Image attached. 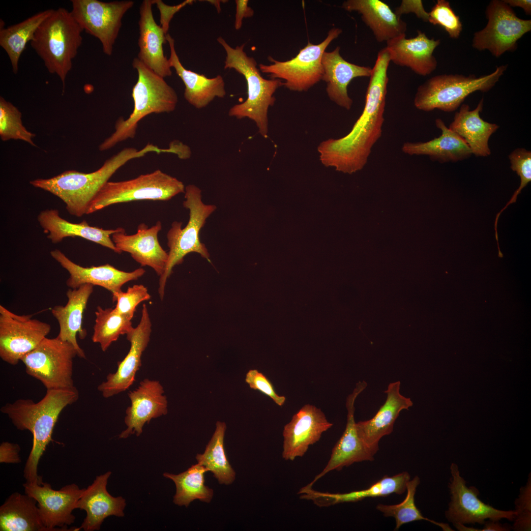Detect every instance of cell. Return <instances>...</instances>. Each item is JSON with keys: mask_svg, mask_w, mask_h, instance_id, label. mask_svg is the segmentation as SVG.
<instances>
[{"mask_svg": "<svg viewBox=\"0 0 531 531\" xmlns=\"http://www.w3.org/2000/svg\"><path fill=\"white\" fill-rule=\"evenodd\" d=\"M390 62L386 53H378L372 68L363 111L351 130L341 138L329 139L319 144L320 160L325 166L352 174L367 163L373 147L382 134Z\"/></svg>", "mask_w": 531, "mask_h": 531, "instance_id": "1", "label": "cell"}, {"mask_svg": "<svg viewBox=\"0 0 531 531\" xmlns=\"http://www.w3.org/2000/svg\"><path fill=\"white\" fill-rule=\"evenodd\" d=\"M79 393L75 386L47 389L46 394L36 403L29 399H19L7 403L0 408L18 430L30 431L32 445L24 470L27 483L40 485L42 477L38 474L39 460L52 441V434L59 416L67 406L75 403Z\"/></svg>", "mask_w": 531, "mask_h": 531, "instance_id": "2", "label": "cell"}, {"mask_svg": "<svg viewBox=\"0 0 531 531\" xmlns=\"http://www.w3.org/2000/svg\"><path fill=\"white\" fill-rule=\"evenodd\" d=\"M151 152L164 153L165 149L150 144L140 150L125 148L106 160L95 171L86 173L68 170L49 178L31 180L30 183L59 197L65 204L69 213L80 217L87 214L93 199L120 168L129 161Z\"/></svg>", "mask_w": 531, "mask_h": 531, "instance_id": "3", "label": "cell"}, {"mask_svg": "<svg viewBox=\"0 0 531 531\" xmlns=\"http://www.w3.org/2000/svg\"><path fill=\"white\" fill-rule=\"evenodd\" d=\"M132 66L138 73L132 97L134 108L129 117H120L116 121L114 132L99 146L100 151L109 149L119 143L134 138L139 122L151 114L170 113L177 106L178 97L175 89L164 80L144 64L138 58Z\"/></svg>", "mask_w": 531, "mask_h": 531, "instance_id": "4", "label": "cell"}, {"mask_svg": "<svg viewBox=\"0 0 531 531\" xmlns=\"http://www.w3.org/2000/svg\"><path fill=\"white\" fill-rule=\"evenodd\" d=\"M226 53L224 69H233L241 74L247 83V97L241 103L232 107L229 116L238 119L247 118L253 120L262 137H268V110L274 105L276 90L284 86L279 79H266L261 74L255 59L244 51L245 44L231 47L222 37L217 39Z\"/></svg>", "mask_w": 531, "mask_h": 531, "instance_id": "5", "label": "cell"}, {"mask_svg": "<svg viewBox=\"0 0 531 531\" xmlns=\"http://www.w3.org/2000/svg\"><path fill=\"white\" fill-rule=\"evenodd\" d=\"M83 31L70 11L60 7L53 9L30 42L48 71L58 75L63 88L72 61L82 45Z\"/></svg>", "mask_w": 531, "mask_h": 531, "instance_id": "6", "label": "cell"}, {"mask_svg": "<svg viewBox=\"0 0 531 531\" xmlns=\"http://www.w3.org/2000/svg\"><path fill=\"white\" fill-rule=\"evenodd\" d=\"M183 206L189 210V218L186 226L182 228L181 222L174 221L167 234L169 248L168 258L164 272L159 278L158 293L161 300L164 296L167 279L174 267L181 264L188 254L195 252L209 262V254L205 245L201 242L199 234L206 219L216 209L213 205H206L202 200L201 189L193 184L185 188Z\"/></svg>", "mask_w": 531, "mask_h": 531, "instance_id": "7", "label": "cell"}, {"mask_svg": "<svg viewBox=\"0 0 531 531\" xmlns=\"http://www.w3.org/2000/svg\"><path fill=\"white\" fill-rule=\"evenodd\" d=\"M508 67L497 66L488 75L476 76L462 74H442L433 76L420 85L414 98V105L429 112L437 109L446 112L456 110L465 99L475 91L490 90L499 81Z\"/></svg>", "mask_w": 531, "mask_h": 531, "instance_id": "8", "label": "cell"}, {"mask_svg": "<svg viewBox=\"0 0 531 531\" xmlns=\"http://www.w3.org/2000/svg\"><path fill=\"white\" fill-rule=\"evenodd\" d=\"M184 184L158 169L136 178L107 182L92 200L87 214L112 205L136 201H168L184 193Z\"/></svg>", "mask_w": 531, "mask_h": 531, "instance_id": "9", "label": "cell"}, {"mask_svg": "<svg viewBox=\"0 0 531 531\" xmlns=\"http://www.w3.org/2000/svg\"><path fill=\"white\" fill-rule=\"evenodd\" d=\"M77 352L70 343L57 336L45 338L21 359L26 373L39 380L47 389L75 386L73 360Z\"/></svg>", "mask_w": 531, "mask_h": 531, "instance_id": "10", "label": "cell"}, {"mask_svg": "<svg viewBox=\"0 0 531 531\" xmlns=\"http://www.w3.org/2000/svg\"><path fill=\"white\" fill-rule=\"evenodd\" d=\"M339 28H333L321 43L310 42L294 58L286 61H278L272 57L268 59L272 63L260 64L259 69L268 74L273 79L283 80L284 86L292 91H307L322 80L323 68L322 59L325 49L332 40L342 33Z\"/></svg>", "mask_w": 531, "mask_h": 531, "instance_id": "11", "label": "cell"}, {"mask_svg": "<svg viewBox=\"0 0 531 531\" xmlns=\"http://www.w3.org/2000/svg\"><path fill=\"white\" fill-rule=\"evenodd\" d=\"M485 15L487 24L474 33L472 46L478 51L488 50L496 58L514 51L518 40L531 30V20L517 17L503 0H491Z\"/></svg>", "mask_w": 531, "mask_h": 531, "instance_id": "12", "label": "cell"}, {"mask_svg": "<svg viewBox=\"0 0 531 531\" xmlns=\"http://www.w3.org/2000/svg\"><path fill=\"white\" fill-rule=\"evenodd\" d=\"M71 2L70 12L76 21L83 30L98 39L103 53L111 56L122 19L134 1L71 0Z\"/></svg>", "mask_w": 531, "mask_h": 531, "instance_id": "13", "label": "cell"}, {"mask_svg": "<svg viewBox=\"0 0 531 531\" xmlns=\"http://www.w3.org/2000/svg\"><path fill=\"white\" fill-rule=\"evenodd\" d=\"M50 324L32 318L31 315H18L0 305V357L15 365L35 349L50 333Z\"/></svg>", "mask_w": 531, "mask_h": 531, "instance_id": "14", "label": "cell"}, {"mask_svg": "<svg viewBox=\"0 0 531 531\" xmlns=\"http://www.w3.org/2000/svg\"><path fill=\"white\" fill-rule=\"evenodd\" d=\"M450 469L451 477L448 487L450 502L445 514L453 525L475 523L484 525L486 519L494 521L502 519L510 521L514 520L515 510L498 509L480 500L477 497L478 489L474 486L467 487L456 464L452 463Z\"/></svg>", "mask_w": 531, "mask_h": 531, "instance_id": "15", "label": "cell"}, {"mask_svg": "<svg viewBox=\"0 0 531 531\" xmlns=\"http://www.w3.org/2000/svg\"><path fill=\"white\" fill-rule=\"evenodd\" d=\"M23 487L25 493L37 501L48 531H70L67 526L75 521L72 512L85 489L72 483L55 490L49 483L43 482L40 485L25 482Z\"/></svg>", "mask_w": 531, "mask_h": 531, "instance_id": "16", "label": "cell"}, {"mask_svg": "<svg viewBox=\"0 0 531 531\" xmlns=\"http://www.w3.org/2000/svg\"><path fill=\"white\" fill-rule=\"evenodd\" d=\"M151 322L147 306L143 305L140 322L126 334L130 350L124 359L118 362L114 373L109 374L106 380L97 389L108 398L128 389L134 383L136 374L142 365L141 357L150 340Z\"/></svg>", "mask_w": 531, "mask_h": 531, "instance_id": "17", "label": "cell"}, {"mask_svg": "<svg viewBox=\"0 0 531 531\" xmlns=\"http://www.w3.org/2000/svg\"><path fill=\"white\" fill-rule=\"evenodd\" d=\"M367 385L364 381L358 382L353 392L347 398L346 405L348 413L345 429L333 447L327 465L307 487H312L317 480L333 470L340 471L354 463L374 459L375 454L365 445L359 437L354 420L355 401Z\"/></svg>", "mask_w": 531, "mask_h": 531, "instance_id": "18", "label": "cell"}, {"mask_svg": "<svg viewBox=\"0 0 531 531\" xmlns=\"http://www.w3.org/2000/svg\"><path fill=\"white\" fill-rule=\"evenodd\" d=\"M332 425L320 409L310 404L304 405L284 427L283 458L293 461L302 457L309 446L319 441L323 433Z\"/></svg>", "mask_w": 531, "mask_h": 531, "instance_id": "19", "label": "cell"}, {"mask_svg": "<svg viewBox=\"0 0 531 531\" xmlns=\"http://www.w3.org/2000/svg\"><path fill=\"white\" fill-rule=\"evenodd\" d=\"M163 387L156 380L145 379L128 396L131 405L126 410L124 422L127 426L119 435L126 439L133 434L140 436L146 423L168 413V401Z\"/></svg>", "mask_w": 531, "mask_h": 531, "instance_id": "20", "label": "cell"}, {"mask_svg": "<svg viewBox=\"0 0 531 531\" xmlns=\"http://www.w3.org/2000/svg\"><path fill=\"white\" fill-rule=\"evenodd\" d=\"M50 255L69 273V277L66 284L70 289H76L82 285L89 284L103 287L113 295L121 291L124 284L137 280L146 272L142 267L132 271H124L108 264L84 267L72 262L57 249L51 251Z\"/></svg>", "mask_w": 531, "mask_h": 531, "instance_id": "21", "label": "cell"}, {"mask_svg": "<svg viewBox=\"0 0 531 531\" xmlns=\"http://www.w3.org/2000/svg\"><path fill=\"white\" fill-rule=\"evenodd\" d=\"M161 229L160 221L150 227L141 223L136 234L127 235L124 229L113 234L111 238L121 253H129L141 266L150 267L160 277L164 272L168 258V253L164 250L158 239Z\"/></svg>", "mask_w": 531, "mask_h": 531, "instance_id": "22", "label": "cell"}, {"mask_svg": "<svg viewBox=\"0 0 531 531\" xmlns=\"http://www.w3.org/2000/svg\"><path fill=\"white\" fill-rule=\"evenodd\" d=\"M110 471L97 476L93 483L84 491L76 504V509L85 510L87 516L75 531H98L104 520L110 516L123 517L126 505L122 497H115L107 490Z\"/></svg>", "mask_w": 531, "mask_h": 531, "instance_id": "23", "label": "cell"}, {"mask_svg": "<svg viewBox=\"0 0 531 531\" xmlns=\"http://www.w3.org/2000/svg\"><path fill=\"white\" fill-rule=\"evenodd\" d=\"M399 381L390 383L384 393L386 394L384 404L373 417L356 423L359 437L374 453L379 450V443L384 436L391 433L394 424L400 413L409 410L413 403L400 392Z\"/></svg>", "mask_w": 531, "mask_h": 531, "instance_id": "24", "label": "cell"}, {"mask_svg": "<svg viewBox=\"0 0 531 531\" xmlns=\"http://www.w3.org/2000/svg\"><path fill=\"white\" fill-rule=\"evenodd\" d=\"M440 43V39L429 38L424 32L417 30L415 37L407 38L405 34L387 41L385 48L390 61L425 76L437 67V59L433 54Z\"/></svg>", "mask_w": 531, "mask_h": 531, "instance_id": "25", "label": "cell"}, {"mask_svg": "<svg viewBox=\"0 0 531 531\" xmlns=\"http://www.w3.org/2000/svg\"><path fill=\"white\" fill-rule=\"evenodd\" d=\"M153 4L152 0H144L140 6L137 58L155 73L165 78L172 74L169 59L164 55L163 48L167 42V34L154 20Z\"/></svg>", "mask_w": 531, "mask_h": 531, "instance_id": "26", "label": "cell"}, {"mask_svg": "<svg viewBox=\"0 0 531 531\" xmlns=\"http://www.w3.org/2000/svg\"><path fill=\"white\" fill-rule=\"evenodd\" d=\"M340 50V47L337 46L331 52L324 53L322 80L326 84V91L329 99L338 106L350 110L353 100L348 93L349 84L357 77H370L372 68L348 62L341 56Z\"/></svg>", "mask_w": 531, "mask_h": 531, "instance_id": "27", "label": "cell"}, {"mask_svg": "<svg viewBox=\"0 0 531 531\" xmlns=\"http://www.w3.org/2000/svg\"><path fill=\"white\" fill-rule=\"evenodd\" d=\"M37 221L44 232L48 234L47 237L54 244L61 242L67 237L78 236L108 248L117 253H121L115 245L111 236L123 230L122 227L105 230L91 226L86 220L79 223H71L61 217L59 210L56 209L41 211L37 216Z\"/></svg>", "mask_w": 531, "mask_h": 531, "instance_id": "28", "label": "cell"}, {"mask_svg": "<svg viewBox=\"0 0 531 531\" xmlns=\"http://www.w3.org/2000/svg\"><path fill=\"white\" fill-rule=\"evenodd\" d=\"M93 285L84 284L76 289L69 288L66 292L67 302L63 305H56L51 309L53 316L59 324L57 337L72 344L76 349L77 356L86 358L84 350L80 347L77 336L84 339L87 332L82 327L83 316L90 296L93 291Z\"/></svg>", "mask_w": 531, "mask_h": 531, "instance_id": "29", "label": "cell"}, {"mask_svg": "<svg viewBox=\"0 0 531 531\" xmlns=\"http://www.w3.org/2000/svg\"><path fill=\"white\" fill-rule=\"evenodd\" d=\"M170 56L169 58L171 67L182 81L185 89L184 97L192 106L198 109L207 106L215 97L223 98L226 92L223 78L219 75L209 78L185 68L181 64L175 47L174 38L168 33Z\"/></svg>", "mask_w": 531, "mask_h": 531, "instance_id": "30", "label": "cell"}, {"mask_svg": "<svg viewBox=\"0 0 531 531\" xmlns=\"http://www.w3.org/2000/svg\"><path fill=\"white\" fill-rule=\"evenodd\" d=\"M342 7L348 11L358 12L379 42H386L406 34V23L381 0H347L343 2Z\"/></svg>", "mask_w": 531, "mask_h": 531, "instance_id": "31", "label": "cell"}, {"mask_svg": "<svg viewBox=\"0 0 531 531\" xmlns=\"http://www.w3.org/2000/svg\"><path fill=\"white\" fill-rule=\"evenodd\" d=\"M483 106V98L473 110H470L467 104L461 105L449 128L466 142L472 154L476 156L485 157L491 154L488 145L490 137L499 126L481 118L480 113Z\"/></svg>", "mask_w": 531, "mask_h": 531, "instance_id": "32", "label": "cell"}, {"mask_svg": "<svg viewBox=\"0 0 531 531\" xmlns=\"http://www.w3.org/2000/svg\"><path fill=\"white\" fill-rule=\"evenodd\" d=\"M435 123L442 132L439 137L426 142H406L402 147V151L410 155H428L440 163L457 162L471 156V150L466 142L441 119H436Z\"/></svg>", "mask_w": 531, "mask_h": 531, "instance_id": "33", "label": "cell"}, {"mask_svg": "<svg viewBox=\"0 0 531 531\" xmlns=\"http://www.w3.org/2000/svg\"><path fill=\"white\" fill-rule=\"evenodd\" d=\"M0 531H48L37 501L28 495L15 492L0 507Z\"/></svg>", "mask_w": 531, "mask_h": 531, "instance_id": "34", "label": "cell"}, {"mask_svg": "<svg viewBox=\"0 0 531 531\" xmlns=\"http://www.w3.org/2000/svg\"><path fill=\"white\" fill-rule=\"evenodd\" d=\"M410 475L407 472L392 476L385 475L366 489L343 494L321 493L312 490L310 499L319 506L345 502H355L366 498L385 497L392 493L402 494L406 490Z\"/></svg>", "mask_w": 531, "mask_h": 531, "instance_id": "35", "label": "cell"}, {"mask_svg": "<svg viewBox=\"0 0 531 531\" xmlns=\"http://www.w3.org/2000/svg\"><path fill=\"white\" fill-rule=\"evenodd\" d=\"M52 10H43L5 28L0 25V46L8 55L14 74L18 73L19 59L28 43L32 40L38 28Z\"/></svg>", "mask_w": 531, "mask_h": 531, "instance_id": "36", "label": "cell"}, {"mask_svg": "<svg viewBox=\"0 0 531 531\" xmlns=\"http://www.w3.org/2000/svg\"><path fill=\"white\" fill-rule=\"evenodd\" d=\"M206 472V468L197 463L177 474L164 473L163 476L172 480L176 485L173 502L177 505L186 507L195 500L210 502L213 491L205 485V473Z\"/></svg>", "mask_w": 531, "mask_h": 531, "instance_id": "37", "label": "cell"}, {"mask_svg": "<svg viewBox=\"0 0 531 531\" xmlns=\"http://www.w3.org/2000/svg\"><path fill=\"white\" fill-rule=\"evenodd\" d=\"M226 423L217 421L215 431L203 454H197L198 463L211 472L220 484L229 485L236 478V472L226 455L224 436Z\"/></svg>", "mask_w": 531, "mask_h": 531, "instance_id": "38", "label": "cell"}, {"mask_svg": "<svg viewBox=\"0 0 531 531\" xmlns=\"http://www.w3.org/2000/svg\"><path fill=\"white\" fill-rule=\"evenodd\" d=\"M92 341L99 344L105 352L119 336L127 334L133 327L131 319L118 313L115 308L103 309L97 306Z\"/></svg>", "mask_w": 531, "mask_h": 531, "instance_id": "39", "label": "cell"}, {"mask_svg": "<svg viewBox=\"0 0 531 531\" xmlns=\"http://www.w3.org/2000/svg\"><path fill=\"white\" fill-rule=\"evenodd\" d=\"M419 483V478L417 476H415L407 483V493L403 501L394 505L379 504L376 507L377 509L383 513L385 517H392L395 518V530H398L402 525L406 523L423 520L439 526L443 531H453L448 524L436 522L425 518L422 515L417 508L414 501L416 488Z\"/></svg>", "mask_w": 531, "mask_h": 531, "instance_id": "40", "label": "cell"}, {"mask_svg": "<svg viewBox=\"0 0 531 531\" xmlns=\"http://www.w3.org/2000/svg\"><path fill=\"white\" fill-rule=\"evenodd\" d=\"M22 114L11 103L0 97V136L3 141L20 140L33 146L35 134L28 131L22 121Z\"/></svg>", "mask_w": 531, "mask_h": 531, "instance_id": "41", "label": "cell"}, {"mask_svg": "<svg viewBox=\"0 0 531 531\" xmlns=\"http://www.w3.org/2000/svg\"><path fill=\"white\" fill-rule=\"evenodd\" d=\"M508 158L511 163V169L516 172L520 177L521 182L519 188L515 191L510 200L496 215L495 230L497 241H498V221L501 214L509 205L516 202L518 195L531 181V152L524 148H518L508 155Z\"/></svg>", "mask_w": 531, "mask_h": 531, "instance_id": "42", "label": "cell"}, {"mask_svg": "<svg viewBox=\"0 0 531 531\" xmlns=\"http://www.w3.org/2000/svg\"><path fill=\"white\" fill-rule=\"evenodd\" d=\"M428 14L429 22L442 28L450 38H459L462 30V24L449 1L438 0Z\"/></svg>", "mask_w": 531, "mask_h": 531, "instance_id": "43", "label": "cell"}, {"mask_svg": "<svg viewBox=\"0 0 531 531\" xmlns=\"http://www.w3.org/2000/svg\"><path fill=\"white\" fill-rule=\"evenodd\" d=\"M151 297L148 289L143 285H134L126 292L120 291L112 295L113 301L117 303L115 309L119 313L133 319L138 305Z\"/></svg>", "mask_w": 531, "mask_h": 531, "instance_id": "44", "label": "cell"}, {"mask_svg": "<svg viewBox=\"0 0 531 531\" xmlns=\"http://www.w3.org/2000/svg\"><path fill=\"white\" fill-rule=\"evenodd\" d=\"M531 474L526 485L522 487L519 498L515 501L516 516L513 525L515 531H531Z\"/></svg>", "mask_w": 531, "mask_h": 531, "instance_id": "45", "label": "cell"}, {"mask_svg": "<svg viewBox=\"0 0 531 531\" xmlns=\"http://www.w3.org/2000/svg\"><path fill=\"white\" fill-rule=\"evenodd\" d=\"M245 381L250 388L267 396L278 406L281 407L284 405L286 397L278 395L272 383L258 370H249L246 374Z\"/></svg>", "mask_w": 531, "mask_h": 531, "instance_id": "46", "label": "cell"}, {"mask_svg": "<svg viewBox=\"0 0 531 531\" xmlns=\"http://www.w3.org/2000/svg\"><path fill=\"white\" fill-rule=\"evenodd\" d=\"M194 1L186 0L182 3L173 6L168 5L161 0H152L153 4H156L160 14V26L167 34L169 24L174 15L182 8L188 4H191Z\"/></svg>", "mask_w": 531, "mask_h": 531, "instance_id": "47", "label": "cell"}, {"mask_svg": "<svg viewBox=\"0 0 531 531\" xmlns=\"http://www.w3.org/2000/svg\"><path fill=\"white\" fill-rule=\"evenodd\" d=\"M409 12H413L418 18L428 22L429 14L425 11L421 0H403L395 13L400 17L401 14Z\"/></svg>", "mask_w": 531, "mask_h": 531, "instance_id": "48", "label": "cell"}, {"mask_svg": "<svg viewBox=\"0 0 531 531\" xmlns=\"http://www.w3.org/2000/svg\"><path fill=\"white\" fill-rule=\"evenodd\" d=\"M20 447L19 444L3 442L0 444V462L1 463L17 464L21 462L19 455Z\"/></svg>", "mask_w": 531, "mask_h": 531, "instance_id": "49", "label": "cell"}, {"mask_svg": "<svg viewBox=\"0 0 531 531\" xmlns=\"http://www.w3.org/2000/svg\"><path fill=\"white\" fill-rule=\"evenodd\" d=\"M248 0H236V12L235 15V28L236 30L241 29L244 18H250L254 15L253 9L248 6Z\"/></svg>", "mask_w": 531, "mask_h": 531, "instance_id": "50", "label": "cell"}, {"mask_svg": "<svg viewBox=\"0 0 531 531\" xmlns=\"http://www.w3.org/2000/svg\"><path fill=\"white\" fill-rule=\"evenodd\" d=\"M484 525V527L478 531H506L510 530L508 526L502 525L498 521L489 520L485 521Z\"/></svg>", "mask_w": 531, "mask_h": 531, "instance_id": "51", "label": "cell"}, {"mask_svg": "<svg viewBox=\"0 0 531 531\" xmlns=\"http://www.w3.org/2000/svg\"><path fill=\"white\" fill-rule=\"evenodd\" d=\"M503 1L511 7L522 8L526 14H531V1L530 0H504Z\"/></svg>", "mask_w": 531, "mask_h": 531, "instance_id": "52", "label": "cell"}, {"mask_svg": "<svg viewBox=\"0 0 531 531\" xmlns=\"http://www.w3.org/2000/svg\"><path fill=\"white\" fill-rule=\"evenodd\" d=\"M208 2L213 4L216 8L218 13H220L221 11L220 2L223 1V0H206Z\"/></svg>", "mask_w": 531, "mask_h": 531, "instance_id": "53", "label": "cell"}]
</instances>
